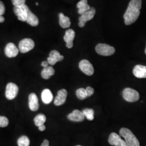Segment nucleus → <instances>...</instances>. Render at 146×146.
Instances as JSON below:
<instances>
[{
    "instance_id": "obj_22",
    "label": "nucleus",
    "mask_w": 146,
    "mask_h": 146,
    "mask_svg": "<svg viewBox=\"0 0 146 146\" xmlns=\"http://www.w3.org/2000/svg\"><path fill=\"white\" fill-rule=\"evenodd\" d=\"M55 73L54 69L51 66H48L46 68H44L41 72L42 78L46 80H48Z\"/></svg>"
},
{
    "instance_id": "obj_24",
    "label": "nucleus",
    "mask_w": 146,
    "mask_h": 146,
    "mask_svg": "<svg viewBox=\"0 0 146 146\" xmlns=\"http://www.w3.org/2000/svg\"><path fill=\"white\" fill-rule=\"evenodd\" d=\"M76 94L78 99L81 100L85 99L87 97H88L86 89L83 88L77 89L76 91Z\"/></svg>"
},
{
    "instance_id": "obj_23",
    "label": "nucleus",
    "mask_w": 146,
    "mask_h": 146,
    "mask_svg": "<svg viewBox=\"0 0 146 146\" xmlns=\"http://www.w3.org/2000/svg\"><path fill=\"white\" fill-rule=\"evenodd\" d=\"M34 121L35 125L38 127L40 125H44V122L46 121V117L43 114H40L36 116V117L34 118Z\"/></svg>"
},
{
    "instance_id": "obj_34",
    "label": "nucleus",
    "mask_w": 146,
    "mask_h": 146,
    "mask_svg": "<svg viewBox=\"0 0 146 146\" xmlns=\"http://www.w3.org/2000/svg\"><path fill=\"white\" fill-rule=\"evenodd\" d=\"M5 20L4 17H3L2 16H0V23H3L4 22V21Z\"/></svg>"
},
{
    "instance_id": "obj_28",
    "label": "nucleus",
    "mask_w": 146,
    "mask_h": 146,
    "mask_svg": "<svg viewBox=\"0 0 146 146\" xmlns=\"http://www.w3.org/2000/svg\"><path fill=\"white\" fill-rule=\"evenodd\" d=\"M13 5L14 7H19L25 5L26 1L25 0H11Z\"/></svg>"
},
{
    "instance_id": "obj_4",
    "label": "nucleus",
    "mask_w": 146,
    "mask_h": 146,
    "mask_svg": "<svg viewBox=\"0 0 146 146\" xmlns=\"http://www.w3.org/2000/svg\"><path fill=\"white\" fill-rule=\"evenodd\" d=\"M122 96L125 101L129 102H134L140 99L139 93L133 89L126 88L122 92Z\"/></svg>"
},
{
    "instance_id": "obj_17",
    "label": "nucleus",
    "mask_w": 146,
    "mask_h": 146,
    "mask_svg": "<svg viewBox=\"0 0 146 146\" xmlns=\"http://www.w3.org/2000/svg\"><path fill=\"white\" fill-rule=\"evenodd\" d=\"M29 107L30 110L34 111H37L39 108L38 100L35 93H31L29 96Z\"/></svg>"
},
{
    "instance_id": "obj_31",
    "label": "nucleus",
    "mask_w": 146,
    "mask_h": 146,
    "mask_svg": "<svg viewBox=\"0 0 146 146\" xmlns=\"http://www.w3.org/2000/svg\"><path fill=\"white\" fill-rule=\"evenodd\" d=\"M41 146H49V142L48 140H44Z\"/></svg>"
},
{
    "instance_id": "obj_15",
    "label": "nucleus",
    "mask_w": 146,
    "mask_h": 146,
    "mask_svg": "<svg viewBox=\"0 0 146 146\" xmlns=\"http://www.w3.org/2000/svg\"><path fill=\"white\" fill-rule=\"evenodd\" d=\"M68 119L74 122H81L84 120V116L82 113L78 110H73L67 116Z\"/></svg>"
},
{
    "instance_id": "obj_29",
    "label": "nucleus",
    "mask_w": 146,
    "mask_h": 146,
    "mask_svg": "<svg viewBox=\"0 0 146 146\" xmlns=\"http://www.w3.org/2000/svg\"><path fill=\"white\" fill-rule=\"evenodd\" d=\"M5 6L3 3L0 1V16H2L5 13Z\"/></svg>"
},
{
    "instance_id": "obj_25",
    "label": "nucleus",
    "mask_w": 146,
    "mask_h": 146,
    "mask_svg": "<svg viewBox=\"0 0 146 146\" xmlns=\"http://www.w3.org/2000/svg\"><path fill=\"white\" fill-rule=\"evenodd\" d=\"M82 113L84 116L89 121H92L94 119V111L92 109L86 108L83 110Z\"/></svg>"
},
{
    "instance_id": "obj_13",
    "label": "nucleus",
    "mask_w": 146,
    "mask_h": 146,
    "mask_svg": "<svg viewBox=\"0 0 146 146\" xmlns=\"http://www.w3.org/2000/svg\"><path fill=\"white\" fill-rule=\"evenodd\" d=\"M67 96V92L66 89H62L58 92V95L54 100V104L59 106L64 104L66 101Z\"/></svg>"
},
{
    "instance_id": "obj_19",
    "label": "nucleus",
    "mask_w": 146,
    "mask_h": 146,
    "mask_svg": "<svg viewBox=\"0 0 146 146\" xmlns=\"http://www.w3.org/2000/svg\"><path fill=\"white\" fill-rule=\"evenodd\" d=\"M77 7L78 8V13L82 15L90 9V5L88 4L87 0H81L77 4Z\"/></svg>"
},
{
    "instance_id": "obj_20",
    "label": "nucleus",
    "mask_w": 146,
    "mask_h": 146,
    "mask_svg": "<svg viewBox=\"0 0 146 146\" xmlns=\"http://www.w3.org/2000/svg\"><path fill=\"white\" fill-rule=\"evenodd\" d=\"M26 22L31 26H37L38 25L39 21L36 16L34 14L30 9L28 11Z\"/></svg>"
},
{
    "instance_id": "obj_27",
    "label": "nucleus",
    "mask_w": 146,
    "mask_h": 146,
    "mask_svg": "<svg viewBox=\"0 0 146 146\" xmlns=\"http://www.w3.org/2000/svg\"><path fill=\"white\" fill-rule=\"evenodd\" d=\"M9 125V120L5 117L0 116V127H6Z\"/></svg>"
},
{
    "instance_id": "obj_35",
    "label": "nucleus",
    "mask_w": 146,
    "mask_h": 146,
    "mask_svg": "<svg viewBox=\"0 0 146 146\" xmlns=\"http://www.w3.org/2000/svg\"><path fill=\"white\" fill-rule=\"evenodd\" d=\"M36 5H38V2H36Z\"/></svg>"
},
{
    "instance_id": "obj_10",
    "label": "nucleus",
    "mask_w": 146,
    "mask_h": 146,
    "mask_svg": "<svg viewBox=\"0 0 146 146\" xmlns=\"http://www.w3.org/2000/svg\"><path fill=\"white\" fill-rule=\"evenodd\" d=\"M108 142L110 145L112 146H128L126 142L121 139V136L115 133H112L110 134Z\"/></svg>"
},
{
    "instance_id": "obj_5",
    "label": "nucleus",
    "mask_w": 146,
    "mask_h": 146,
    "mask_svg": "<svg viewBox=\"0 0 146 146\" xmlns=\"http://www.w3.org/2000/svg\"><path fill=\"white\" fill-rule=\"evenodd\" d=\"M96 13V10L94 7L90 8V9L84 13L82 15L80 16L78 20H79V23H78V26L81 28H83L85 26L86 23L87 21H90L92 20L94 17V15Z\"/></svg>"
},
{
    "instance_id": "obj_36",
    "label": "nucleus",
    "mask_w": 146,
    "mask_h": 146,
    "mask_svg": "<svg viewBox=\"0 0 146 146\" xmlns=\"http://www.w3.org/2000/svg\"><path fill=\"white\" fill-rule=\"evenodd\" d=\"M145 54H146V49H145Z\"/></svg>"
},
{
    "instance_id": "obj_11",
    "label": "nucleus",
    "mask_w": 146,
    "mask_h": 146,
    "mask_svg": "<svg viewBox=\"0 0 146 146\" xmlns=\"http://www.w3.org/2000/svg\"><path fill=\"white\" fill-rule=\"evenodd\" d=\"M64 56L61 55L57 50H54L49 53V56L47 58V61L49 64L53 66L59 61L63 60Z\"/></svg>"
},
{
    "instance_id": "obj_16",
    "label": "nucleus",
    "mask_w": 146,
    "mask_h": 146,
    "mask_svg": "<svg viewBox=\"0 0 146 146\" xmlns=\"http://www.w3.org/2000/svg\"><path fill=\"white\" fill-rule=\"evenodd\" d=\"M134 75L137 78H146V66L140 64L136 65L133 70Z\"/></svg>"
},
{
    "instance_id": "obj_18",
    "label": "nucleus",
    "mask_w": 146,
    "mask_h": 146,
    "mask_svg": "<svg viewBox=\"0 0 146 146\" xmlns=\"http://www.w3.org/2000/svg\"><path fill=\"white\" fill-rule=\"evenodd\" d=\"M42 101L44 104H50L53 99V95L52 92L49 89H45L42 91L41 94Z\"/></svg>"
},
{
    "instance_id": "obj_3",
    "label": "nucleus",
    "mask_w": 146,
    "mask_h": 146,
    "mask_svg": "<svg viewBox=\"0 0 146 146\" xmlns=\"http://www.w3.org/2000/svg\"><path fill=\"white\" fill-rule=\"evenodd\" d=\"M95 50L98 54L104 56L112 55L115 52L114 47L104 43L98 44L95 47Z\"/></svg>"
},
{
    "instance_id": "obj_26",
    "label": "nucleus",
    "mask_w": 146,
    "mask_h": 146,
    "mask_svg": "<svg viewBox=\"0 0 146 146\" xmlns=\"http://www.w3.org/2000/svg\"><path fill=\"white\" fill-rule=\"evenodd\" d=\"M19 146H29L30 140L26 136H22L17 140Z\"/></svg>"
},
{
    "instance_id": "obj_8",
    "label": "nucleus",
    "mask_w": 146,
    "mask_h": 146,
    "mask_svg": "<svg viewBox=\"0 0 146 146\" xmlns=\"http://www.w3.org/2000/svg\"><path fill=\"white\" fill-rule=\"evenodd\" d=\"M29 10V8L26 5L19 7H14V11L16 15L17 16L19 20L22 22L26 21L27 13Z\"/></svg>"
},
{
    "instance_id": "obj_12",
    "label": "nucleus",
    "mask_w": 146,
    "mask_h": 146,
    "mask_svg": "<svg viewBox=\"0 0 146 146\" xmlns=\"http://www.w3.org/2000/svg\"><path fill=\"white\" fill-rule=\"evenodd\" d=\"M19 50L13 43H8L5 46V55L10 58L16 57L19 54Z\"/></svg>"
},
{
    "instance_id": "obj_30",
    "label": "nucleus",
    "mask_w": 146,
    "mask_h": 146,
    "mask_svg": "<svg viewBox=\"0 0 146 146\" xmlns=\"http://www.w3.org/2000/svg\"><path fill=\"white\" fill-rule=\"evenodd\" d=\"M86 89V91H87V93L88 97L91 96L93 94H94V90L93 88H92L90 87H87Z\"/></svg>"
},
{
    "instance_id": "obj_38",
    "label": "nucleus",
    "mask_w": 146,
    "mask_h": 146,
    "mask_svg": "<svg viewBox=\"0 0 146 146\" xmlns=\"http://www.w3.org/2000/svg\"><path fill=\"white\" fill-rule=\"evenodd\" d=\"M25 1H26V0H25Z\"/></svg>"
},
{
    "instance_id": "obj_2",
    "label": "nucleus",
    "mask_w": 146,
    "mask_h": 146,
    "mask_svg": "<svg viewBox=\"0 0 146 146\" xmlns=\"http://www.w3.org/2000/svg\"><path fill=\"white\" fill-rule=\"evenodd\" d=\"M120 135L125 138V141L128 146H140L138 139L129 129L122 128L120 129Z\"/></svg>"
},
{
    "instance_id": "obj_32",
    "label": "nucleus",
    "mask_w": 146,
    "mask_h": 146,
    "mask_svg": "<svg viewBox=\"0 0 146 146\" xmlns=\"http://www.w3.org/2000/svg\"><path fill=\"white\" fill-rule=\"evenodd\" d=\"M48 64H49V63L48 61H43L42 63H41V66L42 67H43L44 68H46L47 67H48Z\"/></svg>"
},
{
    "instance_id": "obj_1",
    "label": "nucleus",
    "mask_w": 146,
    "mask_h": 146,
    "mask_svg": "<svg viewBox=\"0 0 146 146\" xmlns=\"http://www.w3.org/2000/svg\"><path fill=\"white\" fill-rule=\"evenodd\" d=\"M141 5V0H131L123 15L125 25H131L137 20L140 14Z\"/></svg>"
},
{
    "instance_id": "obj_37",
    "label": "nucleus",
    "mask_w": 146,
    "mask_h": 146,
    "mask_svg": "<svg viewBox=\"0 0 146 146\" xmlns=\"http://www.w3.org/2000/svg\"><path fill=\"white\" fill-rule=\"evenodd\" d=\"M80 146V145H78V146Z\"/></svg>"
},
{
    "instance_id": "obj_14",
    "label": "nucleus",
    "mask_w": 146,
    "mask_h": 146,
    "mask_svg": "<svg viewBox=\"0 0 146 146\" xmlns=\"http://www.w3.org/2000/svg\"><path fill=\"white\" fill-rule=\"evenodd\" d=\"M75 36V33L72 29L67 30L63 37L64 41L66 42V47L68 48H72L73 47V40Z\"/></svg>"
},
{
    "instance_id": "obj_9",
    "label": "nucleus",
    "mask_w": 146,
    "mask_h": 146,
    "mask_svg": "<svg viewBox=\"0 0 146 146\" xmlns=\"http://www.w3.org/2000/svg\"><path fill=\"white\" fill-rule=\"evenodd\" d=\"M19 91V88L16 84L14 83H9L6 86L5 96L7 99H14L17 96Z\"/></svg>"
},
{
    "instance_id": "obj_6",
    "label": "nucleus",
    "mask_w": 146,
    "mask_h": 146,
    "mask_svg": "<svg viewBox=\"0 0 146 146\" xmlns=\"http://www.w3.org/2000/svg\"><path fill=\"white\" fill-rule=\"evenodd\" d=\"M35 47V43L31 38H24L19 43V50L22 53L31 51Z\"/></svg>"
},
{
    "instance_id": "obj_21",
    "label": "nucleus",
    "mask_w": 146,
    "mask_h": 146,
    "mask_svg": "<svg viewBox=\"0 0 146 146\" xmlns=\"http://www.w3.org/2000/svg\"><path fill=\"white\" fill-rule=\"evenodd\" d=\"M59 23L63 28H67L70 26L71 22L69 18L64 15L62 13L59 14Z\"/></svg>"
},
{
    "instance_id": "obj_7",
    "label": "nucleus",
    "mask_w": 146,
    "mask_h": 146,
    "mask_svg": "<svg viewBox=\"0 0 146 146\" xmlns=\"http://www.w3.org/2000/svg\"><path fill=\"white\" fill-rule=\"evenodd\" d=\"M78 67L84 74L88 76H92L94 74V67L92 64L87 60H83L81 61L79 63Z\"/></svg>"
},
{
    "instance_id": "obj_33",
    "label": "nucleus",
    "mask_w": 146,
    "mask_h": 146,
    "mask_svg": "<svg viewBox=\"0 0 146 146\" xmlns=\"http://www.w3.org/2000/svg\"><path fill=\"white\" fill-rule=\"evenodd\" d=\"M38 129H39V131H44L46 129V126L44 125H40V127H38Z\"/></svg>"
}]
</instances>
